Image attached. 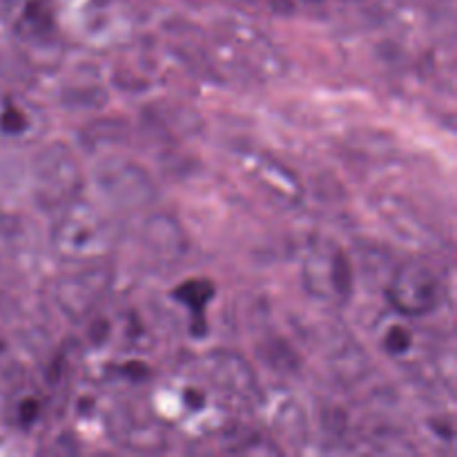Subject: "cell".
<instances>
[{
  "label": "cell",
  "mask_w": 457,
  "mask_h": 457,
  "mask_svg": "<svg viewBox=\"0 0 457 457\" xmlns=\"http://www.w3.org/2000/svg\"><path fill=\"white\" fill-rule=\"evenodd\" d=\"M411 344H413V335H411V330L402 328V326H393L386 333V337H384V348L391 355H404L411 348Z\"/></svg>",
  "instance_id": "277c9868"
},
{
  "label": "cell",
  "mask_w": 457,
  "mask_h": 457,
  "mask_svg": "<svg viewBox=\"0 0 457 457\" xmlns=\"http://www.w3.org/2000/svg\"><path fill=\"white\" fill-rule=\"evenodd\" d=\"M38 402L36 400H27V402H22V406H21V422L25 424H31L34 422L36 418H38Z\"/></svg>",
  "instance_id": "5b68a950"
},
{
  "label": "cell",
  "mask_w": 457,
  "mask_h": 457,
  "mask_svg": "<svg viewBox=\"0 0 457 457\" xmlns=\"http://www.w3.org/2000/svg\"><path fill=\"white\" fill-rule=\"evenodd\" d=\"M388 299L404 315H427L440 302V279L427 263H404L388 286Z\"/></svg>",
  "instance_id": "6da1fadb"
},
{
  "label": "cell",
  "mask_w": 457,
  "mask_h": 457,
  "mask_svg": "<svg viewBox=\"0 0 457 457\" xmlns=\"http://www.w3.org/2000/svg\"><path fill=\"white\" fill-rule=\"evenodd\" d=\"M212 297H214V286L212 281L208 279L186 281V284H181L177 290H174V299L181 302L183 306L190 308V311L195 312L196 321H204L205 306H208Z\"/></svg>",
  "instance_id": "7a4b0ae2"
},
{
  "label": "cell",
  "mask_w": 457,
  "mask_h": 457,
  "mask_svg": "<svg viewBox=\"0 0 457 457\" xmlns=\"http://www.w3.org/2000/svg\"><path fill=\"white\" fill-rule=\"evenodd\" d=\"M0 129H3L4 134H21L27 129V116L22 114L21 110H18L13 103H7L4 105V110L0 112Z\"/></svg>",
  "instance_id": "3957f363"
}]
</instances>
